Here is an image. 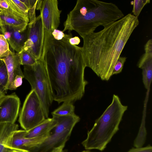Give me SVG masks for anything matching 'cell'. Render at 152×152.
Instances as JSON below:
<instances>
[{"label": "cell", "mask_w": 152, "mask_h": 152, "mask_svg": "<svg viewBox=\"0 0 152 152\" xmlns=\"http://www.w3.org/2000/svg\"><path fill=\"white\" fill-rule=\"evenodd\" d=\"M81 152H93L90 151L88 150H86L83 151Z\"/></svg>", "instance_id": "cell-34"}, {"label": "cell", "mask_w": 152, "mask_h": 152, "mask_svg": "<svg viewBox=\"0 0 152 152\" xmlns=\"http://www.w3.org/2000/svg\"><path fill=\"white\" fill-rule=\"evenodd\" d=\"M5 91H3L0 88V101L5 95Z\"/></svg>", "instance_id": "cell-33"}, {"label": "cell", "mask_w": 152, "mask_h": 152, "mask_svg": "<svg viewBox=\"0 0 152 152\" xmlns=\"http://www.w3.org/2000/svg\"><path fill=\"white\" fill-rule=\"evenodd\" d=\"M126 57L120 56L118 58L113 68L112 76L118 74L122 72L124 64L126 61Z\"/></svg>", "instance_id": "cell-25"}, {"label": "cell", "mask_w": 152, "mask_h": 152, "mask_svg": "<svg viewBox=\"0 0 152 152\" xmlns=\"http://www.w3.org/2000/svg\"><path fill=\"white\" fill-rule=\"evenodd\" d=\"M45 33L42 57L50 80L53 100L58 104L73 103L81 99L88 82L85 78L86 67L82 47L69 42L71 33L61 40Z\"/></svg>", "instance_id": "cell-1"}, {"label": "cell", "mask_w": 152, "mask_h": 152, "mask_svg": "<svg viewBox=\"0 0 152 152\" xmlns=\"http://www.w3.org/2000/svg\"><path fill=\"white\" fill-rule=\"evenodd\" d=\"M25 131L18 129L14 132L11 144L12 148L29 151L42 143L48 137L50 132L37 137L27 138L24 137Z\"/></svg>", "instance_id": "cell-14"}, {"label": "cell", "mask_w": 152, "mask_h": 152, "mask_svg": "<svg viewBox=\"0 0 152 152\" xmlns=\"http://www.w3.org/2000/svg\"><path fill=\"white\" fill-rule=\"evenodd\" d=\"M0 34H1L0 32Z\"/></svg>", "instance_id": "cell-35"}, {"label": "cell", "mask_w": 152, "mask_h": 152, "mask_svg": "<svg viewBox=\"0 0 152 152\" xmlns=\"http://www.w3.org/2000/svg\"><path fill=\"white\" fill-rule=\"evenodd\" d=\"M20 104V99L15 93L4 97L0 101V124L15 123Z\"/></svg>", "instance_id": "cell-11"}, {"label": "cell", "mask_w": 152, "mask_h": 152, "mask_svg": "<svg viewBox=\"0 0 152 152\" xmlns=\"http://www.w3.org/2000/svg\"><path fill=\"white\" fill-rule=\"evenodd\" d=\"M69 42L72 45H78L80 42V39L78 37H72L69 39Z\"/></svg>", "instance_id": "cell-30"}, {"label": "cell", "mask_w": 152, "mask_h": 152, "mask_svg": "<svg viewBox=\"0 0 152 152\" xmlns=\"http://www.w3.org/2000/svg\"><path fill=\"white\" fill-rule=\"evenodd\" d=\"M0 60L5 64L8 73V82L6 90H15L22 85L24 78L18 53L11 50L8 56Z\"/></svg>", "instance_id": "cell-9"}, {"label": "cell", "mask_w": 152, "mask_h": 152, "mask_svg": "<svg viewBox=\"0 0 152 152\" xmlns=\"http://www.w3.org/2000/svg\"><path fill=\"white\" fill-rule=\"evenodd\" d=\"M24 78L34 91L42 105L46 118H48L49 109L53 101L50 84L43 58L31 66H24Z\"/></svg>", "instance_id": "cell-5"}, {"label": "cell", "mask_w": 152, "mask_h": 152, "mask_svg": "<svg viewBox=\"0 0 152 152\" xmlns=\"http://www.w3.org/2000/svg\"><path fill=\"white\" fill-rule=\"evenodd\" d=\"M28 39L23 49L29 52L37 61L42 56L44 40L45 31L40 15L36 17L35 21L28 23Z\"/></svg>", "instance_id": "cell-8"}, {"label": "cell", "mask_w": 152, "mask_h": 152, "mask_svg": "<svg viewBox=\"0 0 152 152\" xmlns=\"http://www.w3.org/2000/svg\"></svg>", "instance_id": "cell-36"}, {"label": "cell", "mask_w": 152, "mask_h": 152, "mask_svg": "<svg viewBox=\"0 0 152 152\" xmlns=\"http://www.w3.org/2000/svg\"><path fill=\"white\" fill-rule=\"evenodd\" d=\"M75 107L73 103L68 102L63 103L57 108L52 112V115L60 116L72 115L75 114Z\"/></svg>", "instance_id": "cell-19"}, {"label": "cell", "mask_w": 152, "mask_h": 152, "mask_svg": "<svg viewBox=\"0 0 152 152\" xmlns=\"http://www.w3.org/2000/svg\"><path fill=\"white\" fill-rule=\"evenodd\" d=\"M45 119L39 99L34 91L31 89L26 98L19 114L20 126L23 130H29Z\"/></svg>", "instance_id": "cell-7"}, {"label": "cell", "mask_w": 152, "mask_h": 152, "mask_svg": "<svg viewBox=\"0 0 152 152\" xmlns=\"http://www.w3.org/2000/svg\"><path fill=\"white\" fill-rule=\"evenodd\" d=\"M21 65L31 66L35 64L37 60L28 51L23 49L19 53Z\"/></svg>", "instance_id": "cell-20"}, {"label": "cell", "mask_w": 152, "mask_h": 152, "mask_svg": "<svg viewBox=\"0 0 152 152\" xmlns=\"http://www.w3.org/2000/svg\"><path fill=\"white\" fill-rule=\"evenodd\" d=\"M11 51L7 41L3 35L0 34V59L8 56Z\"/></svg>", "instance_id": "cell-23"}, {"label": "cell", "mask_w": 152, "mask_h": 152, "mask_svg": "<svg viewBox=\"0 0 152 152\" xmlns=\"http://www.w3.org/2000/svg\"><path fill=\"white\" fill-rule=\"evenodd\" d=\"M145 53L152 55V39H149L144 47Z\"/></svg>", "instance_id": "cell-29"}, {"label": "cell", "mask_w": 152, "mask_h": 152, "mask_svg": "<svg viewBox=\"0 0 152 152\" xmlns=\"http://www.w3.org/2000/svg\"><path fill=\"white\" fill-rule=\"evenodd\" d=\"M51 34L55 39L58 40L62 39L65 35L62 31L57 29L54 30Z\"/></svg>", "instance_id": "cell-28"}, {"label": "cell", "mask_w": 152, "mask_h": 152, "mask_svg": "<svg viewBox=\"0 0 152 152\" xmlns=\"http://www.w3.org/2000/svg\"><path fill=\"white\" fill-rule=\"evenodd\" d=\"M128 106L123 105L118 96L113 94L110 104L95 121L82 144L86 150L103 151L119 130V124Z\"/></svg>", "instance_id": "cell-4"}, {"label": "cell", "mask_w": 152, "mask_h": 152, "mask_svg": "<svg viewBox=\"0 0 152 152\" xmlns=\"http://www.w3.org/2000/svg\"><path fill=\"white\" fill-rule=\"evenodd\" d=\"M127 152H152V147L148 145L144 147L133 148Z\"/></svg>", "instance_id": "cell-27"}, {"label": "cell", "mask_w": 152, "mask_h": 152, "mask_svg": "<svg viewBox=\"0 0 152 152\" xmlns=\"http://www.w3.org/2000/svg\"><path fill=\"white\" fill-rule=\"evenodd\" d=\"M149 90H147L144 101L142 118L141 123L137 136L134 142V146L135 148L142 147L145 143L147 135L145 127V119L147 102L149 94Z\"/></svg>", "instance_id": "cell-18"}, {"label": "cell", "mask_w": 152, "mask_h": 152, "mask_svg": "<svg viewBox=\"0 0 152 152\" xmlns=\"http://www.w3.org/2000/svg\"><path fill=\"white\" fill-rule=\"evenodd\" d=\"M29 22V17L0 8V26H7L20 31H24Z\"/></svg>", "instance_id": "cell-13"}, {"label": "cell", "mask_w": 152, "mask_h": 152, "mask_svg": "<svg viewBox=\"0 0 152 152\" xmlns=\"http://www.w3.org/2000/svg\"><path fill=\"white\" fill-rule=\"evenodd\" d=\"M37 0H29V9L28 12L29 23L34 22L36 19L35 10Z\"/></svg>", "instance_id": "cell-24"}, {"label": "cell", "mask_w": 152, "mask_h": 152, "mask_svg": "<svg viewBox=\"0 0 152 152\" xmlns=\"http://www.w3.org/2000/svg\"><path fill=\"white\" fill-rule=\"evenodd\" d=\"M8 82V75L6 66L4 63L0 60V88L5 91Z\"/></svg>", "instance_id": "cell-21"}, {"label": "cell", "mask_w": 152, "mask_h": 152, "mask_svg": "<svg viewBox=\"0 0 152 152\" xmlns=\"http://www.w3.org/2000/svg\"><path fill=\"white\" fill-rule=\"evenodd\" d=\"M139 24L138 18L129 13L83 38L82 51L86 67L102 80H109L118 58Z\"/></svg>", "instance_id": "cell-2"}, {"label": "cell", "mask_w": 152, "mask_h": 152, "mask_svg": "<svg viewBox=\"0 0 152 152\" xmlns=\"http://www.w3.org/2000/svg\"><path fill=\"white\" fill-rule=\"evenodd\" d=\"M124 16L122 11L113 3L97 0H78L67 15L62 31L74 30L83 38L94 32L98 27H104Z\"/></svg>", "instance_id": "cell-3"}, {"label": "cell", "mask_w": 152, "mask_h": 152, "mask_svg": "<svg viewBox=\"0 0 152 152\" xmlns=\"http://www.w3.org/2000/svg\"><path fill=\"white\" fill-rule=\"evenodd\" d=\"M18 9L24 15L29 17V9L21 0H12Z\"/></svg>", "instance_id": "cell-26"}, {"label": "cell", "mask_w": 152, "mask_h": 152, "mask_svg": "<svg viewBox=\"0 0 152 152\" xmlns=\"http://www.w3.org/2000/svg\"><path fill=\"white\" fill-rule=\"evenodd\" d=\"M57 124L53 118H46L41 123L33 129L26 131L24 137L33 138L41 136L49 133Z\"/></svg>", "instance_id": "cell-17"}, {"label": "cell", "mask_w": 152, "mask_h": 152, "mask_svg": "<svg viewBox=\"0 0 152 152\" xmlns=\"http://www.w3.org/2000/svg\"><path fill=\"white\" fill-rule=\"evenodd\" d=\"M40 10L45 32L52 33L60 23L61 11L58 9V1L42 0Z\"/></svg>", "instance_id": "cell-10"}, {"label": "cell", "mask_w": 152, "mask_h": 152, "mask_svg": "<svg viewBox=\"0 0 152 152\" xmlns=\"http://www.w3.org/2000/svg\"><path fill=\"white\" fill-rule=\"evenodd\" d=\"M150 2V0H135L131 1V4L133 5L132 15L138 18L144 7Z\"/></svg>", "instance_id": "cell-22"}, {"label": "cell", "mask_w": 152, "mask_h": 152, "mask_svg": "<svg viewBox=\"0 0 152 152\" xmlns=\"http://www.w3.org/2000/svg\"><path fill=\"white\" fill-rule=\"evenodd\" d=\"M137 66L142 70L145 87L147 90H150L152 79V55L144 53L139 60Z\"/></svg>", "instance_id": "cell-16"}, {"label": "cell", "mask_w": 152, "mask_h": 152, "mask_svg": "<svg viewBox=\"0 0 152 152\" xmlns=\"http://www.w3.org/2000/svg\"><path fill=\"white\" fill-rule=\"evenodd\" d=\"M28 25L25 30L22 31L7 26H0L1 34L3 35L12 50L17 53H19L23 49L28 39Z\"/></svg>", "instance_id": "cell-12"}, {"label": "cell", "mask_w": 152, "mask_h": 152, "mask_svg": "<svg viewBox=\"0 0 152 152\" xmlns=\"http://www.w3.org/2000/svg\"><path fill=\"white\" fill-rule=\"evenodd\" d=\"M18 129V126L15 123L0 124V152H11L13 135Z\"/></svg>", "instance_id": "cell-15"}, {"label": "cell", "mask_w": 152, "mask_h": 152, "mask_svg": "<svg viewBox=\"0 0 152 152\" xmlns=\"http://www.w3.org/2000/svg\"><path fill=\"white\" fill-rule=\"evenodd\" d=\"M11 152H30L29 151L18 148H12Z\"/></svg>", "instance_id": "cell-32"}, {"label": "cell", "mask_w": 152, "mask_h": 152, "mask_svg": "<svg viewBox=\"0 0 152 152\" xmlns=\"http://www.w3.org/2000/svg\"><path fill=\"white\" fill-rule=\"evenodd\" d=\"M65 145H63L54 148L50 152H64L63 149Z\"/></svg>", "instance_id": "cell-31"}, {"label": "cell", "mask_w": 152, "mask_h": 152, "mask_svg": "<svg viewBox=\"0 0 152 152\" xmlns=\"http://www.w3.org/2000/svg\"><path fill=\"white\" fill-rule=\"evenodd\" d=\"M57 124L50 131L48 137L41 144L31 149L30 152H50L53 149L65 145L75 125L80 121L74 115L60 116L52 115Z\"/></svg>", "instance_id": "cell-6"}]
</instances>
